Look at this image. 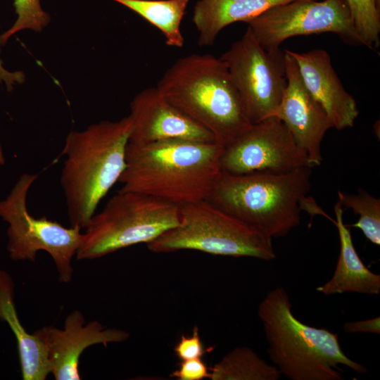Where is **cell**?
<instances>
[{
  "mask_svg": "<svg viewBox=\"0 0 380 380\" xmlns=\"http://www.w3.org/2000/svg\"><path fill=\"white\" fill-rule=\"evenodd\" d=\"M223 148L181 139L128 142L118 191L144 194L179 206L206 200L222 172Z\"/></svg>",
  "mask_w": 380,
  "mask_h": 380,
  "instance_id": "1",
  "label": "cell"
},
{
  "mask_svg": "<svg viewBox=\"0 0 380 380\" xmlns=\"http://www.w3.org/2000/svg\"><path fill=\"white\" fill-rule=\"evenodd\" d=\"M132 127L129 115L103 120L66 137L61 175L70 226L86 228L102 198L118 182L126 165Z\"/></svg>",
  "mask_w": 380,
  "mask_h": 380,
  "instance_id": "2",
  "label": "cell"
},
{
  "mask_svg": "<svg viewBox=\"0 0 380 380\" xmlns=\"http://www.w3.org/2000/svg\"><path fill=\"white\" fill-rule=\"evenodd\" d=\"M157 88L172 105L227 146L251 125L227 67L220 58L192 53L178 58Z\"/></svg>",
  "mask_w": 380,
  "mask_h": 380,
  "instance_id": "3",
  "label": "cell"
},
{
  "mask_svg": "<svg viewBox=\"0 0 380 380\" xmlns=\"http://www.w3.org/2000/svg\"><path fill=\"white\" fill-rule=\"evenodd\" d=\"M291 308L281 286L270 291L258 308L269 357L281 374L291 380H343L340 365L359 374L367 372L365 365L345 354L337 334L303 323Z\"/></svg>",
  "mask_w": 380,
  "mask_h": 380,
  "instance_id": "4",
  "label": "cell"
},
{
  "mask_svg": "<svg viewBox=\"0 0 380 380\" xmlns=\"http://www.w3.org/2000/svg\"><path fill=\"white\" fill-rule=\"evenodd\" d=\"M311 168L284 173L222 172L206 201L272 239L284 237L300 224Z\"/></svg>",
  "mask_w": 380,
  "mask_h": 380,
  "instance_id": "5",
  "label": "cell"
},
{
  "mask_svg": "<svg viewBox=\"0 0 380 380\" xmlns=\"http://www.w3.org/2000/svg\"><path fill=\"white\" fill-rule=\"evenodd\" d=\"M179 206L150 195L118 191L82 234L77 260H94L118 250L148 243L176 227Z\"/></svg>",
  "mask_w": 380,
  "mask_h": 380,
  "instance_id": "6",
  "label": "cell"
},
{
  "mask_svg": "<svg viewBox=\"0 0 380 380\" xmlns=\"http://www.w3.org/2000/svg\"><path fill=\"white\" fill-rule=\"evenodd\" d=\"M179 224L147 243L154 253L194 250L212 255L275 259L272 238L206 200L179 206Z\"/></svg>",
  "mask_w": 380,
  "mask_h": 380,
  "instance_id": "7",
  "label": "cell"
},
{
  "mask_svg": "<svg viewBox=\"0 0 380 380\" xmlns=\"http://www.w3.org/2000/svg\"><path fill=\"white\" fill-rule=\"evenodd\" d=\"M38 175L24 173L7 198L0 201V217L9 224L7 250L13 260L34 261L38 251H44L52 258L58 280H72V260L82 238L80 227H65L43 216L34 217L27 210V196Z\"/></svg>",
  "mask_w": 380,
  "mask_h": 380,
  "instance_id": "8",
  "label": "cell"
},
{
  "mask_svg": "<svg viewBox=\"0 0 380 380\" xmlns=\"http://www.w3.org/2000/svg\"><path fill=\"white\" fill-rule=\"evenodd\" d=\"M220 58L251 123L272 116L286 84L284 52L265 49L247 27Z\"/></svg>",
  "mask_w": 380,
  "mask_h": 380,
  "instance_id": "9",
  "label": "cell"
},
{
  "mask_svg": "<svg viewBox=\"0 0 380 380\" xmlns=\"http://www.w3.org/2000/svg\"><path fill=\"white\" fill-rule=\"evenodd\" d=\"M245 23L267 51L280 49L291 37L325 32L362 45L346 0H296L273 6Z\"/></svg>",
  "mask_w": 380,
  "mask_h": 380,
  "instance_id": "10",
  "label": "cell"
},
{
  "mask_svg": "<svg viewBox=\"0 0 380 380\" xmlns=\"http://www.w3.org/2000/svg\"><path fill=\"white\" fill-rule=\"evenodd\" d=\"M310 167L286 126L270 116L252 125L224 146L222 172L231 175L252 172L284 173Z\"/></svg>",
  "mask_w": 380,
  "mask_h": 380,
  "instance_id": "11",
  "label": "cell"
},
{
  "mask_svg": "<svg viewBox=\"0 0 380 380\" xmlns=\"http://www.w3.org/2000/svg\"><path fill=\"white\" fill-rule=\"evenodd\" d=\"M286 84L281 99L272 116L288 128L312 167L322 162V142L333 125L328 116L305 88L298 65L284 51Z\"/></svg>",
  "mask_w": 380,
  "mask_h": 380,
  "instance_id": "12",
  "label": "cell"
},
{
  "mask_svg": "<svg viewBox=\"0 0 380 380\" xmlns=\"http://www.w3.org/2000/svg\"><path fill=\"white\" fill-rule=\"evenodd\" d=\"M33 334L43 343L50 363L51 374L56 380H79V361L82 353L89 346L127 340V331L106 328L98 321L85 324L79 310L67 316L63 329L52 326L44 327Z\"/></svg>",
  "mask_w": 380,
  "mask_h": 380,
  "instance_id": "13",
  "label": "cell"
},
{
  "mask_svg": "<svg viewBox=\"0 0 380 380\" xmlns=\"http://www.w3.org/2000/svg\"><path fill=\"white\" fill-rule=\"evenodd\" d=\"M129 107V115L132 122L129 143L139 144L171 139L215 142L208 129L172 105L157 87L137 94Z\"/></svg>",
  "mask_w": 380,
  "mask_h": 380,
  "instance_id": "14",
  "label": "cell"
},
{
  "mask_svg": "<svg viewBox=\"0 0 380 380\" xmlns=\"http://www.w3.org/2000/svg\"><path fill=\"white\" fill-rule=\"evenodd\" d=\"M288 51L298 65L305 88L324 110L333 128L352 127L359 115L357 103L343 87L329 53L324 49Z\"/></svg>",
  "mask_w": 380,
  "mask_h": 380,
  "instance_id": "15",
  "label": "cell"
},
{
  "mask_svg": "<svg viewBox=\"0 0 380 380\" xmlns=\"http://www.w3.org/2000/svg\"><path fill=\"white\" fill-rule=\"evenodd\" d=\"M334 210L336 219L327 218L338 229L340 253L332 277L316 290L325 296L344 293L379 294L380 275L368 269L358 255L350 227L343 222L344 209L338 200Z\"/></svg>",
  "mask_w": 380,
  "mask_h": 380,
  "instance_id": "16",
  "label": "cell"
},
{
  "mask_svg": "<svg viewBox=\"0 0 380 380\" xmlns=\"http://www.w3.org/2000/svg\"><path fill=\"white\" fill-rule=\"evenodd\" d=\"M296 0H198L192 21L198 32V44L211 46L228 25L246 23L267 9Z\"/></svg>",
  "mask_w": 380,
  "mask_h": 380,
  "instance_id": "17",
  "label": "cell"
},
{
  "mask_svg": "<svg viewBox=\"0 0 380 380\" xmlns=\"http://www.w3.org/2000/svg\"><path fill=\"white\" fill-rule=\"evenodd\" d=\"M14 289L11 277L0 270V321L8 324L16 338L23 379L44 380L51 374L46 350L41 340L22 325L15 308Z\"/></svg>",
  "mask_w": 380,
  "mask_h": 380,
  "instance_id": "18",
  "label": "cell"
},
{
  "mask_svg": "<svg viewBox=\"0 0 380 380\" xmlns=\"http://www.w3.org/2000/svg\"><path fill=\"white\" fill-rule=\"evenodd\" d=\"M142 17L163 34L165 44L182 48L181 23L190 0H113Z\"/></svg>",
  "mask_w": 380,
  "mask_h": 380,
  "instance_id": "19",
  "label": "cell"
},
{
  "mask_svg": "<svg viewBox=\"0 0 380 380\" xmlns=\"http://www.w3.org/2000/svg\"><path fill=\"white\" fill-rule=\"evenodd\" d=\"M211 380H277L279 369L268 364L253 349L238 347L210 369Z\"/></svg>",
  "mask_w": 380,
  "mask_h": 380,
  "instance_id": "20",
  "label": "cell"
},
{
  "mask_svg": "<svg viewBox=\"0 0 380 380\" xmlns=\"http://www.w3.org/2000/svg\"><path fill=\"white\" fill-rule=\"evenodd\" d=\"M338 200L343 209H351L359 216L348 227L360 229L372 243L380 245V199L359 189L356 194L338 191Z\"/></svg>",
  "mask_w": 380,
  "mask_h": 380,
  "instance_id": "21",
  "label": "cell"
},
{
  "mask_svg": "<svg viewBox=\"0 0 380 380\" xmlns=\"http://www.w3.org/2000/svg\"><path fill=\"white\" fill-rule=\"evenodd\" d=\"M355 30L362 44L369 49L379 46V0H346Z\"/></svg>",
  "mask_w": 380,
  "mask_h": 380,
  "instance_id": "22",
  "label": "cell"
},
{
  "mask_svg": "<svg viewBox=\"0 0 380 380\" xmlns=\"http://www.w3.org/2000/svg\"><path fill=\"white\" fill-rule=\"evenodd\" d=\"M17 18L13 25L1 35L0 44L4 45L17 32L23 30L42 31L50 21L49 15L43 11L39 0H14Z\"/></svg>",
  "mask_w": 380,
  "mask_h": 380,
  "instance_id": "23",
  "label": "cell"
},
{
  "mask_svg": "<svg viewBox=\"0 0 380 380\" xmlns=\"http://www.w3.org/2000/svg\"><path fill=\"white\" fill-rule=\"evenodd\" d=\"M208 351L204 348L197 326L194 327L191 336L182 335L174 347V352L180 360L201 358Z\"/></svg>",
  "mask_w": 380,
  "mask_h": 380,
  "instance_id": "24",
  "label": "cell"
},
{
  "mask_svg": "<svg viewBox=\"0 0 380 380\" xmlns=\"http://www.w3.org/2000/svg\"><path fill=\"white\" fill-rule=\"evenodd\" d=\"M210 373L201 358L182 360L178 369L170 374L178 380H203L210 379Z\"/></svg>",
  "mask_w": 380,
  "mask_h": 380,
  "instance_id": "25",
  "label": "cell"
},
{
  "mask_svg": "<svg viewBox=\"0 0 380 380\" xmlns=\"http://www.w3.org/2000/svg\"><path fill=\"white\" fill-rule=\"evenodd\" d=\"M343 330L347 333L380 334V317H376L365 320L347 322L343 324Z\"/></svg>",
  "mask_w": 380,
  "mask_h": 380,
  "instance_id": "26",
  "label": "cell"
},
{
  "mask_svg": "<svg viewBox=\"0 0 380 380\" xmlns=\"http://www.w3.org/2000/svg\"><path fill=\"white\" fill-rule=\"evenodd\" d=\"M5 163V158L3 153V151L0 144V165H3Z\"/></svg>",
  "mask_w": 380,
  "mask_h": 380,
  "instance_id": "27",
  "label": "cell"
}]
</instances>
